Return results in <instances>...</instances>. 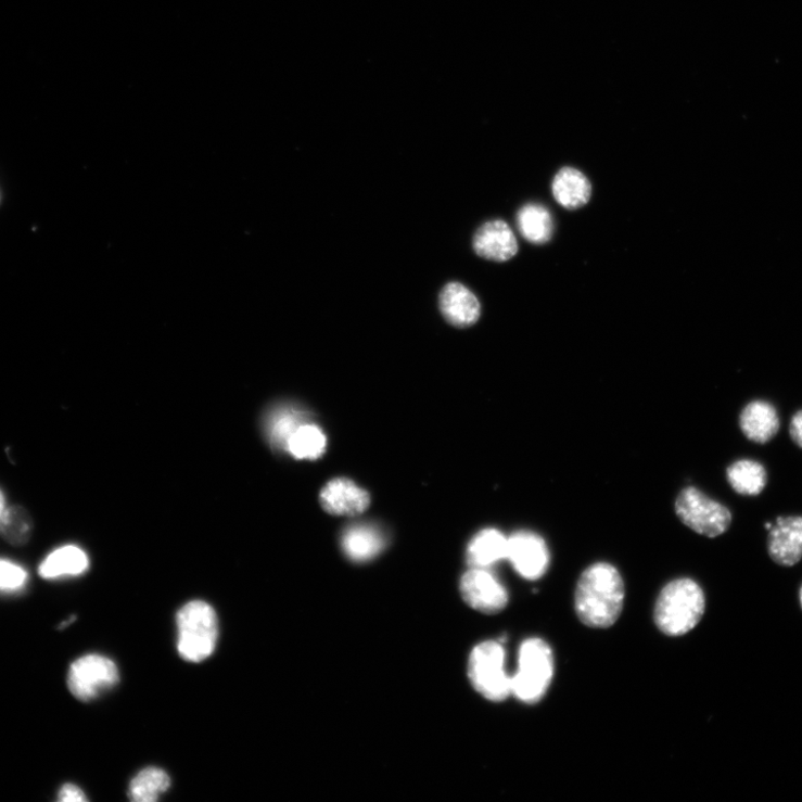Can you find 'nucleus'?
<instances>
[{
    "label": "nucleus",
    "mask_w": 802,
    "mask_h": 802,
    "mask_svg": "<svg viewBox=\"0 0 802 802\" xmlns=\"http://www.w3.org/2000/svg\"><path fill=\"white\" fill-rule=\"evenodd\" d=\"M624 597V582L618 569L606 562L595 563L577 582L575 611L586 626L608 628L619 620Z\"/></svg>",
    "instance_id": "f257e3e1"
},
{
    "label": "nucleus",
    "mask_w": 802,
    "mask_h": 802,
    "mask_svg": "<svg viewBox=\"0 0 802 802\" xmlns=\"http://www.w3.org/2000/svg\"><path fill=\"white\" fill-rule=\"evenodd\" d=\"M705 598L701 586L691 578H677L661 590L654 609L658 628L669 637H682L701 621Z\"/></svg>",
    "instance_id": "f03ea898"
},
{
    "label": "nucleus",
    "mask_w": 802,
    "mask_h": 802,
    "mask_svg": "<svg viewBox=\"0 0 802 802\" xmlns=\"http://www.w3.org/2000/svg\"><path fill=\"white\" fill-rule=\"evenodd\" d=\"M178 651L188 662H201L216 650L219 623L215 609L203 601H192L178 613Z\"/></svg>",
    "instance_id": "7ed1b4c3"
},
{
    "label": "nucleus",
    "mask_w": 802,
    "mask_h": 802,
    "mask_svg": "<svg viewBox=\"0 0 802 802\" xmlns=\"http://www.w3.org/2000/svg\"><path fill=\"white\" fill-rule=\"evenodd\" d=\"M553 675L551 647L540 639H529L519 651V670L512 677V695L524 703L535 704L545 697Z\"/></svg>",
    "instance_id": "20e7f679"
},
{
    "label": "nucleus",
    "mask_w": 802,
    "mask_h": 802,
    "mask_svg": "<svg viewBox=\"0 0 802 802\" xmlns=\"http://www.w3.org/2000/svg\"><path fill=\"white\" fill-rule=\"evenodd\" d=\"M675 513L693 532L711 538L725 534L733 523L727 506L693 486L682 491L675 500Z\"/></svg>",
    "instance_id": "39448f33"
},
{
    "label": "nucleus",
    "mask_w": 802,
    "mask_h": 802,
    "mask_svg": "<svg viewBox=\"0 0 802 802\" xmlns=\"http://www.w3.org/2000/svg\"><path fill=\"white\" fill-rule=\"evenodd\" d=\"M505 650L499 642L478 646L469 664L473 687L489 701L500 702L512 695V678L505 671Z\"/></svg>",
    "instance_id": "423d86ee"
},
{
    "label": "nucleus",
    "mask_w": 802,
    "mask_h": 802,
    "mask_svg": "<svg viewBox=\"0 0 802 802\" xmlns=\"http://www.w3.org/2000/svg\"><path fill=\"white\" fill-rule=\"evenodd\" d=\"M119 680L116 664L100 654H88L77 659L69 667L67 686L71 693L82 702L97 699L113 688Z\"/></svg>",
    "instance_id": "0eeeda50"
},
{
    "label": "nucleus",
    "mask_w": 802,
    "mask_h": 802,
    "mask_svg": "<svg viewBox=\"0 0 802 802\" xmlns=\"http://www.w3.org/2000/svg\"><path fill=\"white\" fill-rule=\"evenodd\" d=\"M462 599L473 609L496 614L509 603L505 586L487 570L472 568L460 581Z\"/></svg>",
    "instance_id": "6e6552de"
},
{
    "label": "nucleus",
    "mask_w": 802,
    "mask_h": 802,
    "mask_svg": "<svg viewBox=\"0 0 802 802\" xmlns=\"http://www.w3.org/2000/svg\"><path fill=\"white\" fill-rule=\"evenodd\" d=\"M508 560L526 580H538L550 567V551L542 536L531 531H519L509 538Z\"/></svg>",
    "instance_id": "1a4fd4ad"
},
{
    "label": "nucleus",
    "mask_w": 802,
    "mask_h": 802,
    "mask_svg": "<svg viewBox=\"0 0 802 802\" xmlns=\"http://www.w3.org/2000/svg\"><path fill=\"white\" fill-rule=\"evenodd\" d=\"M473 247L478 256L495 263L509 262L519 252L513 230L502 220L484 224L474 235Z\"/></svg>",
    "instance_id": "9d476101"
},
{
    "label": "nucleus",
    "mask_w": 802,
    "mask_h": 802,
    "mask_svg": "<svg viewBox=\"0 0 802 802\" xmlns=\"http://www.w3.org/2000/svg\"><path fill=\"white\" fill-rule=\"evenodd\" d=\"M320 502L323 510L331 515L356 517L368 509L370 496L355 482L335 479L322 488Z\"/></svg>",
    "instance_id": "9b49d317"
},
{
    "label": "nucleus",
    "mask_w": 802,
    "mask_h": 802,
    "mask_svg": "<svg viewBox=\"0 0 802 802\" xmlns=\"http://www.w3.org/2000/svg\"><path fill=\"white\" fill-rule=\"evenodd\" d=\"M440 309L445 320L457 328L475 324L482 314L476 295L459 282L447 283L440 294Z\"/></svg>",
    "instance_id": "f8f14e48"
},
{
    "label": "nucleus",
    "mask_w": 802,
    "mask_h": 802,
    "mask_svg": "<svg viewBox=\"0 0 802 802\" xmlns=\"http://www.w3.org/2000/svg\"><path fill=\"white\" fill-rule=\"evenodd\" d=\"M768 552L781 567H793L802 559V517H780L769 530Z\"/></svg>",
    "instance_id": "ddd939ff"
},
{
    "label": "nucleus",
    "mask_w": 802,
    "mask_h": 802,
    "mask_svg": "<svg viewBox=\"0 0 802 802\" xmlns=\"http://www.w3.org/2000/svg\"><path fill=\"white\" fill-rule=\"evenodd\" d=\"M739 423L749 441L762 445L773 441L780 430L777 409L764 400L749 403L741 411Z\"/></svg>",
    "instance_id": "4468645a"
},
{
    "label": "nucleus",
    "mask_w": 802,
    "mask_h": 802,
    "mask_svg": "<svg viewBox=\"0 0 802 802\" xmlns=\"http://www.w3.org/2000/svg\"><path fill=\"white\" fill-rule=\"evenodd\" d=\"M386 536L382 529L370 523H356L346 529L342 546L346 556L355 562H367L382 553Z\"/></svg>",
    "instance_id": "2eb2a0df"
},
{
    "label": "nucleus",
    "mask_w": 802,
    "mask_h": 802,
    "mask_svg": "<svg viewBox=\"0 0 802 802\" xmlns=\"http://www.w3.org/2000/svg\"><path fill=\"white\" fill-rule=\"evenodd\" d=\"M90 560L86 552L75 545H65L53 551L40 563L38 573L46 580L78 576L86 573Z\"/></svg>",
    "instance_id": "dca6fc26"
},
{
    "label": "nucleus",
    "mask_w": 802,
    "mask_h": 802,
    "mask_svg": "<svg viewBox=\"0 0 802 802\" xmlns=\"http://www.w3.org/2000/svg\"><path fill=\"white\" fill-rule=\"evenodd\" d=\"M509 538L495 529L481 531L470 543L468 561L472 568L488 569L508 559Z\"/></svg>",
    "instance_id": "f3484780"
},
{
    "label": "nucleus",
    "mask_w": 802,
    "mask_h": 802,
    "mask_svg": "<svg viewBox=\"0 0 802 802\" xmlns=\"http://www.w3.org/2000/svg\"><path fill=\"white\" fill-rule=\"evenodd\" d=\"M556 201L567 209H577L586 205L593 195L589 180L574 167H563L552 183Z\"/></svg>",
    "instance_id": "a211bd4d"
},
{
    "label": "nucleus",
    "mask_w": 802,
    "mask_h": 802,
    "mask_svg": "<svg viewBox=\"0 0 802 802\" xmlns=\"http://www.w3.org/2000/svg\"><path fill=\"white\" fill-rule=\"evenodd\" d=\"M518 227L523 238L534 244L551 241L555 233L550 211L537 203L526 204L519 211Z\"/></svg>",
    "instance_id": "6ab92c4d"
},
{
    "label": "nucleus",
    "mask_w": 802,
    "mask_h": 802,
    "mask_svg": "<svg viewBox=\"0 0 802 802\" xmlns=\"http://www.w3.org/2000/svg\"><path fill=\"white\" fill-rule=\"evenodd\" d=\"M727 480L738 494L758 496L766 488L768 475L763 463L752 459H739L728 468Z\"/></svg>",
    "instance_id": "aec40b11"
},
{
    "label": "nucleus",
    "mask_w": 802,
    "mask_h": 802,
    "mask_svg": "<svg viewBox=\"0 0 802 802\" xmlns=\"http://www.w3.org/2000/svg\"><path fill=\"white\" fill-rule=\"evenodd\" d=\"M327 438L322 430L307 421L290 437L287 451L298 459H317L323 455Z\"/></svg>",
    "instance_id": "412c9836"
},
{
    "label": "nucleus",
    "mask_w": 802,
    "mask_h": 802,
    "mask_svg": "<svg viewBox=\"0 0 802 802\" xmlns=\"http://www.w3.org/2000/svg\"><path fill=\"white\" fill-rule=\"evenodd\" d=\"M308 417L303 410L293 407H283L272 413L268 423V434L271 443L287 449L288 442L295 431L307 423Z\"/></svg>",
    "instance_id": "4be33fe9"
},
{
    "label": "nucleus",
    "mask_w": 802,
    "mask_h": 802,
    "mask_svg": "<svg viewBox=\"0 0 802 802\" xmlns=\"http://www.w3.org/2000/svg\"><path fill=\"white\" fill-rule=\"evenodd\" d=\"M170 777L165 772L149 767L139 773L131 781L129 797L136 802H154L170 788Z\"/></svg>",
    "instance_id": "5701e85b"
},
{
    "label": "nucleus",
    "mask_w": 802,
    "mask_h": 802,
    "mask_svg": "<svg viewBox=\"0 0 802 802\" xmlns=\"http://www.w3.org/2000/svg\"><path fill=\"white\" fill-rule=\"evenodd\" d=\"M33 520L22 506L7 508L0 518V535L14 546H22L29 542L33 534Z\"/></svg>",
    "instance_id": "b1692460"
},
{
    "label": "nucleus",
    "mask_w": 802,
    "mask_h": 802,
    "mask_svg": "<svg viewBox=\"0 0 802 802\" xmlns=\"http://www.w3.org/2000/svg\"><path fill=\"white\" fill-rule=\"evenodd\" d=\"M28 581L24 568L9 560L0 559V593L14 594L23 589Z\"/></svg>",
    "instance_id": "393cba45"
},
{
    "label": "nucleus",
    "mask_w": 802,
    "mask_h": 802,
    "mask_svg": "<svg viewBox=\"0 0 802 802\" xmlns=\"http://www.w3.org/2000/svg\"><path fill=\"white\" fill-rule=\"evenodd\" d=\"M88 800L86 793L73 784L64 785L59 792V801L61 802H86Z\"/></svg>",
    "instance_id": "a878e982"
},
{
    "label": "nucleus",
    "mask_w": 802,
    "mask_h": 802,
    "mask_svg": "<svg viewBox=\"0 0 802 802\" xmlns=\"http://www.w3.org/2000/svg\"><path fill=\"white\" fill-rule=\"evenodd\" d=\"M789 433L792 442L802 448V409L794 413L790 421Z\"/></svg>",
    "instance_id": "bb28decb"
},
{
    "label": "nucleus",
    "mask_w": 802,
    "mask_h": 802,
    "mask_svg": "<svg viewBox=\"0 0 802 802\" xmlns=\"http://www.w3.org/2000/svg\"><path fill=\"white\" fill-rule=\"evenodd\" d=\"M5 509H7L5 497H4L3 492L0 491V518H2V514Z\"/></svg>",
    "instance_id": "cd10ccee"
},
{
    "label": "nucleus",
    "mask_w": 802,
    "mask_h": 802,
    "mask_svg": "<svg viewBox=\"0 0 802 802\" xmlns=\"http://www.w3.org/2000/svg\"><path fill=\"white\" fill-rule=\"evenodd\" d=\"M799 598H800V604H801V608H802V586L800 588V596H799Z\"/></svg>",
    "instance_id": "c85d7f7f"
}]
</instances>
